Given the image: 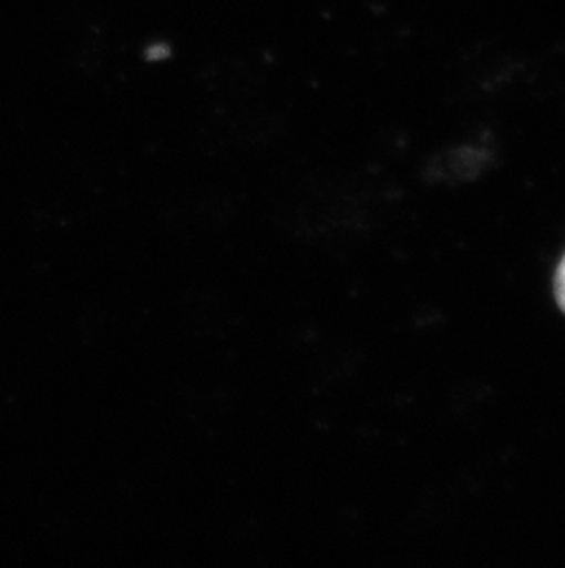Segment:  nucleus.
<instances>
[{"label":"nucleus","mask_w":565,"mask_h":568,"mask_svg":"<svg viewBox=\"0 0 565 568\" xmlns=\"http://www.w3.org/2000/svg\"><path fill=\"white\" fill-rule=\"evenodd\" d=\"M555 296L558 306H561L562 312L565 313V256L561 265H558V271H556Z\"/></svg>","instance_id":"1"},{"label":"nucleus","mask_w":565,"mask_h":568,"mask_svg":"<svg viewBox=\"0 0 565 568\" xmlns=\"http://www.w3.org/2000/svg\"><path fill=\"white\" fill-rule=\"evenodd\" d=\"M166 47H155V49H150V52H147V58H150V60H162V58H166Z\"/></svg>","instance_id":"2"}]
</instances>
